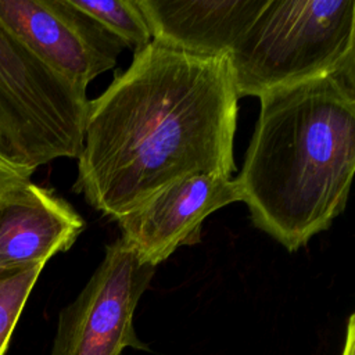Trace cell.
Instances as JSON below:
<instances>
[{"mask_svg": "<svg viewBox=\"0 0 355 355\" xmlns=\"http://www.w3.org/2000/svg\"><path fill=\"white\" fill-rule=\"evenodd\" d=\"M237 100L227 57L151 40L89 101L73 191L118 220L183 178H232Z\"/></svg>", "mask_w": 355, "mask_h": 355, "instance_id": "1", "label": "cell"}, {"mask_svg": "<svg viewBox=\"0 0 355 355\" xmlns=\"http://www.w3.org/2000/svg\"><path fill=\"white\" fill-rule=\"evenodd\" d=\"M31 173L14 168L0 158V191L31 180Z\"/></svg>", "mask_w": 355, "mask_h": 355, "instance_id": "12", "label": "cell"}, {"mask_svg": "<svg viewBox=\"0 0 355 355\" xmlns=\"http://www.w3.org/2000/svg\"><path fill=\"white\" fill-rule=\"evenodd\" d=\"M86 87L69 80L0 25V158L28 173L55 158H78Z\"/></svg>", "mask_w": 355, "mask_h": 355, "instance_id": "4", "label": "cell"}, {"mask_svg": "<svg viewBox=\"0 0 355 355\" xmlns=\"http://www.w3.org/2000/svg\"><path fill=\"white\" fill-rule=\"evenodd\" d=\"M43 268L33 266L0 279V355L6 354L14 327Z\"/></svg>", "mask_w": 355, "mask_h": 355, "instance_id": "11", "label": "cell"}, {"mask_svg": "<svg viewBox=\"0 0 355 355\" xmlns=\"http://www.w3.org/2000/svg\"><path fill=\"white\" fill-rule=\"evenodd\" d=\"M83 227V218L50 189L28 180L0 191V279L44 266Z\"/></svg>", "mask_w": 355, "mask_h": 355, "instance_id": "8", "label": "cell"}, {"mask_svg": "<svg viewBox=\"0 0 355 355\" xmlns=\"http://www.w3.org/2000/svg\"><path fill=\"white\" fill-rule=\"evenodd\" d=\"M354 0H266L227 55L237 97L355 71Z\"/></svg>", "mask_w": 355, "mask_h": 355, "instance_id": "3", "label": "cell"}, {"mask_svg": "<svg viewBox=\"0 0 355 355\" xmlns=\"http://www.w3.org/2000/svg\"><path fill=\"white\" fill-rule=\"evenodd\" d=\"M261 110L236 178L255 227L288 251L345 209L355 171V71L259 96Z\"/></svg>", "mask_w": 355, "mask_h": 355, "instance_id": "2", "label": "cell"}, {"mask_svg": "<svg viewBox=\"0 0 355 355\" xmlns=\"http://www.w3.org/2000/svg\"><path fill=\"white\" fill-rule=\"evenodd\" d=\"M236 201H240L236 179L219 175L187 176L119 218V239L141 261L157 266L179 247L197 243L204 219Z\"/></svg>", "mask_w": 355, "mask_h": 355, "instance_id": "7", "label": "cell"}, {"mask_svg": "<svg viewBox=\"0 0 355 355\" xmlns=\"http://www.w3.org/2000/svg\"><path fill=\"white\" fill-rule=\"evenodd\" d=\"M153 40L198 57H227L266 0H137Z\"/></svg>", "mask_w": 355, "mask_h": 355, "instance_id": "9", "label": "cell"}, {"mask_svg": "<svg viewBox=\"0 0 355 355\" xmlns=\"http://www.w3.org/2000/svg\"><path fill=\"white\" fill-rule=\"evenodd\" d=\"M75 7L97 21L135 53L151 40L147 21L137 0H71Z\"/></svg>", "mask_w": 355, "mask_h": 355, "instance_id": "10", "label": "cell"}, {"mask_svg": "<svg viewBox=\"0 0 355 355\" xmlns=\"http://www.w3.org/2000/svg\"><path fill=\"white\" fill-rule=\"evenodd\" d=\"M155 268L121 239L105 254L78 297L58 315L51 355H121L128 347L146 349L133 316Z\"/></svg>", "mask_w": 355, "mask_h": 355, "instance_id": "5", "label": "cell"}, {"mask_svg": "<svg viewBox=\"0 0 355 355\" xmlns=\"http://www.w3.org/2000/svg\"><path fill=\"white\" fill-rule=\"evenodd\" d=\"M0 25L82 87L111 69L122 42L71 0H0Z\"/></svg>", "mask_w": 355, "mask_h": 355, "instance_id": "6", "label": "cell"}, {"mask_svg": "<svg viewBox=\"0 0 355 355\" xmlns=\"http://www.w3.org/2000/svg\"><path fill=\"white\" fill-rule=\"evenodd\" d=\"M354 331H355V326H354V315H351V316H349V320H348V327H347L345 344H344V348H343L341 355H354V352H355V349H354V341H355Z\"/></svg>", "mask_w": 355, "mask_h": 355, "instance_id": "13", "label": "cell"}]
</instances>
